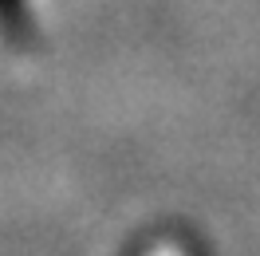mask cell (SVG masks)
<instances>
[{
  "label": "cell",
  "mask_w": 260,
  "mask_h": 256,
  "mask_svg": "<svg viewBox=\"0 0 260 256\" xmlns=\"http://www.w3.org/2000/svg\"><path fill=\"white\" fill-rule=\"evenodd\" d=\"M150 256H185V252H181L178 244H158V248H154Z\"/></svg>",
  "instance_id": "6da1fadb"
}]
</instances>
